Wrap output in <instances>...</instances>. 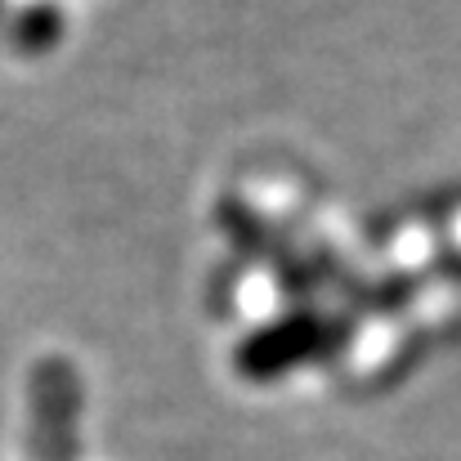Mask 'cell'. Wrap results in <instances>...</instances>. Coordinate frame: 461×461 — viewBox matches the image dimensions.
Returning a JSON list of instances; mask_svg holds the SVG:
<instances>
[{"label":"cell","mask_w":461,"mask_h":461,"mask_svg":"<svg viewBox=\"0 0 461 461\" xmlns=\"http://www.w3.org/2000/svg\"><path fill=\"white\" fill-rule=\"evenodd\" d=\"M322 331L313 318H287V322H274L265 331H256L251 340H242L238 349V372L242 376H256V381H269L287 367H296L301 358H309L318 349Z\"/></svg>","instance_id":"6da1fadb"},{"label":"cell","mask_w":461,"mask_h":461,"mask_svg":"<svg viewBox=\"0 0 461 461\" xmlns=\"http://www.w3.org/2000/svg\"><path fill=\"white\" fill-rule=\"evenodd\" d=\"M54 36H59V18L50 9H32L18 23V45H27V50H45V45H54Z\"/></svg>","instance_id":"7a4b0ae2"}]
</instances>
